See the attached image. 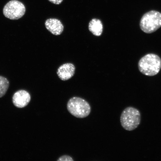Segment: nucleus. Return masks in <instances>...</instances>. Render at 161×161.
Wrapping results in <instances>:
<instances>
[{
    "label": "nucleus",
    "instance_id": "nucleus-1",
    "mask_svg": "<svg viewBox=\"0 0 161 161\" xmlns=\"http://www.w3.org/2000/svg\"><path fill=\"white\" fill-rule=\"evenodd\" d=\"M138 67L140 71L144 75H156L161 69V59L155 54H147L139 61Z\"/></svg>",
    "mask_w": 161,
    "mask_h": 161
},
{
    "label": "nucleus",
    "instance_id": "nucleus-2",
    "mask_svg": "<svg viewBox=\"0 0 161 161\" xmlns=\"http://www.w3.org/2000/svg\"><path fill=\"white\" fill-rule=\"evenodd\" d=\"M140 25L145 33H154L161 27V13L153 10L145 14L140 20Z\"/></svg>",
    "mask_w": 161,
    "mask_h": 161
},
{
    "label": "nucleus",
    "instance_id": "nucleus-3",
    "mask_svg": "<svg viewBox=\"0 0 161 161\" xmlns=\"http://www.w3.org/2000/svg\"><path fill=\"white\" fill-rule=\"evenodd\" d=\"M67 108L72 115L79 118L86 117L91 111L89 103L83 98L77 97L70 98L68 102Z\"/></svg>",
    "mask_w": 161,
    "mask_h": 161
},
{
    "label": "nucleus",
    "instance_id": "nucleus-4",
    "mask_svg": "<svg viewBox=\"0 0 161 161\" xmlns=\"http://www.w3.org/2000/svg\"><path fill=\"white\" fill-rule=\"evenodd\" d=\"M120 121L121 125L125 130L132 131L136 129L141 122L139 110L132 107L126 108L121 114Z\"/></svg>",
    "mask_w": 161,
    "mask_h": 161
},
{
    "label": "nucleus",
    "instance_id": "nucleus-5",
    "mask_svg": "<svg viewBox=\"0 0 161 161\" xmlns=\"http://www.w3.org/2000/svg\"><path fill=\"white\" fill-rule=\"evenodd\" d=\"M26 8L23 3L17 0H12L6 4L3 9V14L6 18L17 20L25 14Z\"/></svg>",
    "mask_w": 161,
    "mask_h": 161
},
{
    "label": "nucleus",
    "instance_id": "nucleus-6",
    "mask_svg": "<svg viewBox=\"0 0 161 161\" xmlns=\"http://www.w3.org/2000/svg\"><path fill=\"white\" fill-rule=\"evenodd\" d=\"M31 100V96L29 92L25 90H20L14 94L13 103L16 107L22 108L28 105Z\"/></svg>",
    "mask_w": 161,
    "mask_h": 161
},
{
    "label": "nucleus",
    "instance_id": "nucleus-7",
    "mask_svg": "<svg viewBox=\"0 0 161 161\" xmlns=\"http://www.w3.org/2000/svg\"><path fill=\"white\" fill-rule=\"evenodd\" d=\"M75 66L71 63H66L60 66L57 71V75L62 80H68L73 77L75 74Z\"/></svg>",
    "mask_w": 161,
    "mask_h": 161
},
{
    "label": "nucleus",
    "instance_id": "nucleus-8",
    "mask_svg": "<svg viewBox=\"0 0 161 161\" xmlns=\"http://www.w3.org/2000/svg\"><path fill=\"white\" fill-rule=\"evenodd\" d=\"M45 25L46 29L54 35H60L64 31L63 24L57 19H50L46 20Z\"/></svg>",
    "mask_w": 161,
    "mask_h": 161
},
{
    "label": "nucleus",
    "instance_id": "nucleus-9",
    "mask_svg": "<svg viewBox=\"0 0 161 161\" xmlns=\"http://www.w3.org/2000/svg\"><path fill=\"white\" fill-rule=\"evenodd\" d=\"M88 29L94 35L99 36L102 35L103 31V25L100 19H92L88 25Z\"/></svg>",
    "mask_w": 161,
    "mask_h": 161
},
{
    "label": "nucleus",
    "instance_id": "nucleus-10",
    "mask_svg": "<svg viewBox=\"0 0 161 161\" xmlns=\"http://www.w3.org/2000/svg\"><path fill=\"white\" fill-rule=\"evenodd\" d=\"M9 86V82L7 78L0 76V98L5 95Z\"/></svg>",
    "mask_w": 161,
    "mask_h": 161
},
{
    "label": "nucleus",
    "instance_id": "nucleus-11",
    "mask_svg": "<svg viewBox=\"0 0 161 161\" xmlns=\"http://www.w3.org/2000/svg\"><path fill=\"white\" fill-rule=\"evenodd\" d=\"M74 160L72 157L68 155L62 156L58 158V161H73Z\"/></svg>",
    "mask_w": 161,
    "mask_h": 161
},
{
    "label": "nucleus",
    "instance_id": "nucleus-12",
    "mask_svg": "<svg viewBox=\"0 0 161 161\" xmlns=\"http://www.w3.org/2000/svg\"><path fill=\"white\" fill-rule=\"evenodd\" d=\"M50 3L55 5H59L63 1V0H48Z\"/></svg>",
    "mask_w": 161,
    "mask_h": 161
}]
</instances>
